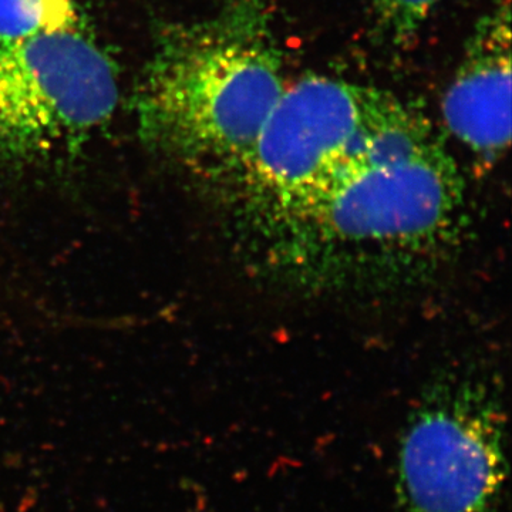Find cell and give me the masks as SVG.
Returning a JSON list of instances; mask_svg holds the SVG:
<instances>
[{
    "label": "cell",
    "mask_w": 512,
    "mask_h": 512,
    "mask_svg": "<svg viewBox=\"0 0 512 512\" xmlns=\"http://www.w3.org/2000/svg\"><path fill=\"white\" fill-rule=\"evenodd\" d=\"M77 0H0V43L82 28Z\"/></svg>",
    "instance_id": "7"
},
{
    "label": "cell",
    "mask_w": 512,
    "mask_h": 512,
    "mask_svg": "<svg viewBox=\"0 0 512 512\" xmlns=\"http://www.w3.org/2000/svg\"><path fill=\"white\" fill-rule=\"evenodd\" d=\"M284 59L265 0H237L160 37L137 93L148 147L228 185L284 92Z\"/></svg>",
    "instance_id": "2"
},
{
    "label": "cell",
    "mask_w": 512,
    "mask_h": 512,
    "mask_svg": "<svg viewBox=\"0 0 512 512\" xmlns=\"http://www.w3.org/2000/svg\"><path fill=\"white\" fill-rule=\"evenodd\" d=\"M402 103L386 90L320 74L286 84L228 184L245 220L318 183Z\"/></svg>",
    "instance_id": "5"
},
{
    "label": "cell",
    "mask_w": 512,
    "mask_h": 512,
    "mask_svg": "<svg viewBox=\"0 0 512 512\" xmlns=\"http://www.w3.org/2000/svg\"><path fill=\"white\" fill-rule=\"evenodd\" d=\"M507 477L498 390L471 377L434 383L400 437L394 512H498Z\"/></svg>",
    "instance_id": "4"
},
{
    "label": "cell",
    "mask_w": 512,
    "mask_h": 512,
    "mask_svg": "<svg viewBox=\"0 0 512 512\" xmlns=\"http://www.w3.org/2000/svg\"><path fill=\"white\" fill-rule=\"evenodd\" d=\"M440 2L443 0H375L377 20L394 43L407 42Z\"/></svg>",
    "instance_id": "8"
},
{
    "label": "cell",
    "mask_w": 512,
    "mask_h": 512,
    "mask_svg": "<svg viewBox=\"0 0 512 512\" xmlns=\"http://www.w3.org/2000/svg\"><path fill=\"white\" fill-rule=\"evenodd\" d=\"M119 99L114 63L82 28L0 43V165L76 153Z\"/></svg>",
    "instance_id": "3"
},
{
    "label": "cell",
    "mask_w": 512,
    "mask_h": 512,
    "mask_svg": "<svg viewBox=\"0 0 512 512\" xmlns=\"http://www.w3.org/2000/svg\"><path fill=\"white\" fill-rule=\"evenodd\" d=\"M441 110L448 131L485 163L510 147V0H501L477 23Z\"/></svg>",
    "instance_id": "6"
},
{
    "label": "cell",
    "mask_w": 512,
    "mask_h": 512,
    "mask_svg": "<svg viewBox=\"0 0 512 512\" xmlns=\"http://www.w3.org/2000/svg\"><path fill=\"white\" fill-rule=\"evenodd\" d=\"M456 161L429 120L400 104L318 183L248 220L269 268L298 285H357L420 268L456 239Z\"/></svg>",
    "instance_id": "1"
}]
</instances>
